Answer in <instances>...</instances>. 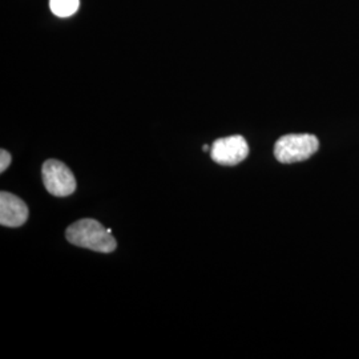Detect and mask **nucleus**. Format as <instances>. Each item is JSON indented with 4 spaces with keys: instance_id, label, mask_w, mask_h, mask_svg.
<instances>
[{
    "instance_id": "nucleus-1",
    "label": "nucleus",
    "mask_w": 359,
    "mask_h": 359,
    "mask_svg": "<svg viewBox=\"0 0 359 359\" xmlns=\"http://www.w3.org/2000/svg\"><path fill=\"white\" fill-rule=\"evenodd\" d=\"M68 243L99 253H112L116 249L112 233L92 218H83L69 225L65 231Z\"/></svg>"
},
{
    "instance_id": "nucleus-2",
    "label": "nucleus",
    "mask_w": 359,
    "mask_h": 359,
    "mask_svg": "<svg viewBox=\"0 0 359 359\" xmlns=\"http://www.w3.org/2000/svg\"><path fill=\"white\" fill-rule=\"evenodd\" d=\"M318 148L320 142L314 135H286L276 142L274 156L283 164H293L308 160L318 151Z\"/></svg>"
},
{
    "instance_id": "nucleus-3",
    "label": "nucleus",
    "mask_w": 359,
    "mask_h": 359,
    "mask_svg": "<svg viewBox=\"0 0 359 359\" xmlns=\"http://www.w3.org/2000/svg\"><path fill=\"white\" fill-rule=\"evenodd\" d=\"M41 177L47 192L56 197H67L76 191V179L65 163L47 160L41 167Z\"/></svg>"
},
{
    "instance_id": "nucleus-4",
    "label": "nucleus",
    "mask_w": 359,
    "mask_h": 359,
    "mask_svg": "<svg viewBox=\"0 0 359 359\" xmlns=\"http://www.w3.org/2000/svg\"><path fill=\"white\" fill-rule=\"evenodd\" d=\"M249 154V145L243 136L236 135L218 139L210 147V157L219 165H237Z\"/></svg>"
},
{
    "instance_id": "nucleus-5",
    "label": "nucleus",
    "mask_w": 359,
    "mask_h": 359,
    "mask_svg": "<svg viewBox=\"0 0 359 359\" xmlns=\"http://www.w3.org/2000/svg\"><path fill=\"white\" fill-rule=\"evenodd\" d=\"M28 219L26 203L13 193H0V224L8 228H19Z\"/></svg>"
},
{
    "instance_id": "nucleus-6",
    "label": "nucleus",
    "mask_w": 359,
    "mask_h": 359,
    "mask_svg": "<svg viewBox=\"0 0 359 359\" xmlns=\"http://www.w3.org/2000/svg\"><path fill=\"white\" fill-rule=\"evenodd\" d=\"M80 0H50L52 13L59 18H69L76 13Z\"/></svg>"
},
{
    "instance_id": "nucleus-7",
    "label": "nucleus",
    "mask_w": 359,
    "mask_h": 359,
    "mask_svg": "<svg viewBox=\"0 0 359 359\" xmlns=\"http://www.w3.org/2000/svg\"><path fill=\"white\" fill-rule=\"evenodd\" d=\"M11 164V154H8L7 151L1 149L0 151V172L3 173L7 168L10 167Z\"/></svg>"
},
{
    "instance_id": "nucleus-8",
    "label": "nucleus",
    "mask_w": 359,
    "mask_h": 359,
    "mask_svg": "<svg viewBox=\"0 0 359 359\" xmlns=\"http://www.w3.org/2000/svg\"><path fill=\"white\" fill-rule=\"evenodd\" d=\"M203 149H204V151H209V149H210V147H209V145H204V147H203Z\"/></svg>"
}]
</instances>
